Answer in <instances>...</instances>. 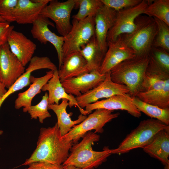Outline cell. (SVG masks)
Listing matches in <instances>:
<instances>
[{
	"instance_id": "cell-1",
	"label": "cell",
	"mask_w": 169,
	"mask_h": 169,
	"mask_svg": "<svg viewBox=\"0 0 169 169\" xmlns=\"http://www.w3.org/2000/svg\"><path fill=\"white\" fill-rule=\"evenodd\" d=\"M73 144L72 141L68 142L62 138L57 122L53 127L41 128L36 149L21 166L38 161L63 165Z\"/></svg>"
},
{
	"instance_id": "cell-2",
	"label": "cell",
	"mask_w": 169,
	"mask_h": 169,
	"mask_svg": "<svg viewBox=\"0 0 169 169\" xmlns=\"http://www.w3.org/2000/svg\"><path fill=\"white\" fill-rule=\"evenodd\" d=\"M100 138V136L95 132H88L80 142L73 144L70 153L63 165H72L80 169H94L105 162L111 154V150L107 147L101 151L92 149V146Z\"/></svg>"
},
{
	"instance_id": "cell-3",
	"label": "cell",
	"mask_w": 169,
	"mask_h": 169,
	"mask_svg": "<svg viewBox=\"0 0 169 169\" xmlns=\"http://www.w3.org/2000/svg\"><path fill=\"white\" fill-rule=\"evenodd\" d=\"M149 55L135 57L120 63L110 71L114 82L125 85L131 97H136L142 91L143 78L149 62Z\"/></svg>"
},
{
	"instance_id": "cell-4",
	"label": "cell",
	"mask_w": 169,
	"mask_h": 169,
	"mask_svg": "<svg viewBox=\"0 0 169 169\" xmlns=\"http://www.w3.org/2000/svg\"><path fill=\"white\" fill-rule=\"evenodd\" d=\"M135 23L132 32L118 37L134 51L136 56L149 55L157 33L156 23L153 18L141 15L136 18Z\"/></svg>"
},
{
	"instance_id": "cell-5",
	"label": "cell",
	"mask_w": 169,
	"mask_h": 169,
	"mask_svg": "<svg viewBox=\"0 0 169 169\" xmlns=\"http://www.w3.org/2000/svg\"><path fill=\"white\" fill-rule=\"evenodd\" d=\"M168 129L169 125L156 119L142 120L127 135L117 147L111 150V154H121L134 149L143 148L151 142L160 131Z\"/></svg>"
},
{
	"instance_id": "cell-6",
	"label": "cell",
	"mask_w": 169,
	"mask_h": 169,
	"mask_svg": "<svg viewBox=\"0 0 169 169\" xmlns=\"http://www.w3.org/2000/svg\"><path fill=\"white\" fill-rule=\"evenodd\" d=\"M113 111L102 109L95 110L81 123L74 126L62 138L66 141H72L73 143H76L86 133L92 130H95V133H102L105 125L120 115L118 112L113 113Z\"/></svg>"
},
{
	"instance_id": "cell-7",
	"label": "cell",
	"mask_w": 169,
	"mask_h": 169,
	"mask_svg": "<svg viewBox=\"0 0 169 169\" xmlns=\"http://www.w3.org/2000/svg\"><path fill=\"white\" fill-rule=\"evenodd\" d=\"M72 27L65 37L62 47L63 58L69 54L80 52L95 35L94 17L89 16L82 20L73 19Z\"/></svg>"
},
{
	"instance_id": "cell-8",
	"label": "cell",
	"mask_w": 169,
	"mask_h": 169,
	"mask_svg": "<svg viewBox=\"0 0 169 169\" xmlns=\"http://www.w3.org/2000/svg\"><path fill=\"white\" fill-rule=\"evenodd\" d=\"M152 1L142 0L135 6L116 12L114 24L107 33V43L115 41L120 35L132 32L136 27V19L143 14Z\"/></svg>"
},
{
	"instance_id": "cell-9",
	"label": "cell",
	"mask_w": 169,
	"mask_h": 169,
	"mask_svg": "<svg viewBox=\"0 0 169 169\" xmlns=\"http://www.w3.org/2000/svg\"><path fill=\"white\" fill-rule=\"evenodd\" d=\"M76 4V0L64 2L51 0L43 9L40 14L53 21L58 33L65 37L72 27L70 17L72 10L75 8Z\"/></svg>"
},
{
	"instance_id": "cell-10",
	"label": "cell",
	"mask_w": 169,
	"mask_h": 169,
	"mask_svg": "<svg viewBox=\"0 0 169 169\" xmlns=\"http://www.w3.org/2000/svg\"><path fill=\"white\" fill-rule=\"evenodd\" d=\"M129 94L126 86L113 82L110 76V71L107 72L105 79L97 86L81 95L75 97L79 106L83 109L88 105L95 102L100 99L108 98L113 95Z\"/></svg>"
},
{
	"instance_id": "cell-11",
	"label": "cell",
	"mask_w": 169,
	"mask_h": 169,
	"mask_svg": "<svg viewBox=\"0 0 169 169\" xmlns=\"http://www.w3.org/2000/svg\"><path fill=\"white\" fill-rule=\"evenodd\" d=\"M25 72V68L11 51L7 42L0 47V81L9 89Z\"/></svg>"
},
{
	"instance_id": "cell-12",
	"label": "cell",
	"mask_w": 169,
	"mask_h": 169,
	"mask_svg": "<svg viewBox=\"0 0 169 169\" xmlns=\"http://www.w3.org/2000/svg\"><path fill=\"white\" fill-rule=\"evenodd\" d=\"M32 24L31 33L33 38L44 44L49 42L54 47L58 55L59 68L63 59L62 47L64 37L58 36L50 31L48 26L54 27V24L48 18L42 15H39Z\"/></svg>"
},
{
	"instance_id": "cell-13",
	"label": "cell",
	"mask_w": 169,
	"mask_h": 169,
	"mask_svg": "<svg viewBox=\"0 0 169 169\" xmlns=\"http://www.w3.org/2000/svg\"><path fill=\"white\" fill-rule=\"evenodd\" d=\"M106 74L93 71L61 82L66 92L76 96L81 95L95 88L105 79Z\"/></svg>"
},
{
	"instance_id": "cell-14",
	"label": "cell",
	"mask_w": 169,
	"mask_h": 169,
	"mask_svg": "<svg viewBox=\"0 0 169 169\" xmlns=\"http://www.w3.org/2000/svg\"><path fill=\"white\" fill-rule=\"evenodd\" d=\"M102 109L108 110H122L126 111L134 117L139 118L141 112L133 103L132 97L129 94L113 95L108 98L98 101L88 105L85 110L89 114L97 109Z\"/></svg>"
},
{
	"instance_id": "cell-15",
	"label": "cell",
	"mask_w": 169,
	"mask_h": 169,
	"mask_svg": "<svg viewBox=\"0 0 169 169\" xmlns=\"http://www.w3.org/2000/svg\"><path fill=\"white\" fill-rule=\"evenodd\" d=\"M108 48L99 70L100 73L105 74L122 62L134 58V51L118 37L115 41L107 42Z\"/></svg>"
},
{
	"instance_id": "cell-16",
	"label": "cell",
	"mask_w": 169,
	"mask_h": 169,
	"mask_svg": "<svg viewBox=\"0 0 169 169\" xmlns=\"http://www.w3.org/2000/svg\"><path fill=\"white\" fill-rule=\"evenodd\" d=\"M56 65L47 56L33 57L24 73L20 77L14 84L7 90L5 94L0 99V108L2 104L9 96L16 91L22 89L30 83V77L33 71L42 69L51 70L56 69Z\"/></svg>"
},
{
	"instance_id": "cell-17",
	"label": "cell",
	"mask_w": 169,
	"mask_h": 169,
	"mask_svg": "<svg viewBox=\"0 0 169 169\" xmlns=\"http://www.w3.org/2000/svg\"><path fill=\"white\" fill-rule=\"evenodd\" d=\"M7 42L11 52L24 66L30 62L36 49V45L23 33L13 29L10 33Z\"/></svg>"
},
{
	"instance_id": "cell-18",
	"label": "cell",
	"mask_w": 169,
	"mask_h": 169,
	"mask_svg": "<svg viewBox=\"0 0 169 169\" xmlns=\"http://www.w3.org/2000/svg\"><path fill=\"white\" fill-rule=\"evenodd\" d=\"M116 12L103 5L94 16L95 36L100 49L106 53L108 48V33L113 26Z\"/></svg>"
},
{
	"instance_id": "cell-19",
	"label": "cell",
	"mask_w": 169,
	"mask_h": 169,
	"mask_svg": "<svg viewBox=\"0 0 169 169\" xmlns=\"http://www.w3.org/2000/svg\"><path fill=\"white\" fill-rule=\"evenodd\" d=\"M41 90L43 91L48 92L49 104L58 105L60 100L65 99L68 100V106L70 108L76 106L81 114L84 115L89 114L85 110L79 106L75 97L74 95L68 94L66 92L60 81L58 69L54 71L52 77L43 86Z\"/></svg>"
},
{
	"instance_id": "cell-20",
	"label": "cell",
	"mask_w": 169,
	"mask_h": 169,
	"mask_svg": "<svg viewBox=\"0 0 169 169\" xmlns=\"http://www.w3.org/2000/svg\"><path fill=\"white\" fill-rule=\"evenodd\" d=\"M51 0H18L15 12L18 24H32Z\"/></svg>"
},
{
	"instance_id": "cell-21",
	"label": "cell",
	"mask_w": 169,
	"mask_h": 169,
	"mask_svg": "<svg viewBox=\"0 0 169 169\" xmlns=\"http://www.w3.org/2000/svg\"><path fill=\"white\" fill-rule=\"evenodd\" d=\"M142 148L150 156L161 161L165 169H169V129L160 131Z\"/></svg>"
},
{
	"instance_id": "cell-22",
	"label": "cell",
	"mask_w": 169,
	"mask_h": 169,
	"mask_svg": "<svg viewBox=\"0 0 169 169\" xmlns=\"http://www.w3.org/2000/svg\"><path fill=\"white\" fill-rule=\"evenodd\" d=\"M87 62L80 52L71 53L64 57L58 73L61 82L67 79L88 73Z\"/></svg>"
},
{
	"instance_id": "cell-23",
	"label": "cell",
	"mask_w": 169,
	"mask_h": 169,
	"mask_svg": "<svg viewBox=\"0 0 169 169\" xmlns=\"http://www.w3.org/2000/svg\"><path fill=\"white\" fill-rule=\"evenodd\" d=\"M54 71H47L44 76L39 77L31 75L30 81L32 84L27 90L18 93L15 101V108L18 110L23 107V112H27L32 105L33 99L36 95L41 92L43 86L52 77Z\"/></svg>"
},
{
	"instance_id": "cell-24",
	"label": "cell",
	"mask_w": 169,
	"mask_h": 169,
	"mask_svg": "<svg viewBox=\"0 0 169 169\" xmlns=\"http://www.w3.org/2000/svg\"><path fill=\"white\" fill-rule=\"evenodd\" d=\"M168 79L169 73L160 67L150 57L149 62L142 83L141 92L160 89L164 86Z\"/></svg>"
},
{
	"instance_id": "cell-25",
	"label": "cell",
	"mask_w": 169,
	"mask_h": 169,
	"mask_svg": "<svg viewBox=\"0 0 169 169\" xmlns=\"http://www.w3.org/2000/svg\"><path fill=\"white\" fill-rule=\"evenodd\" d=\"M68 105V100L63 99L59 104H49L48 106V109L52 110L57 116V123L62 136L66 134L74 126L81 123L87 117L86 115L81 114L77 120H72L70 114L66 111Z\"/></svg>"
},
{
	"instance_id": "cell-26",
	"label": "cell",
	"mask_w": 169,
	"mask_h": 169,
	"mask_svg": "<svg viewBox=\"0 0 169 169\" xmlns=\"http://www.w3.org/2000/svg\"><path fill=\"white\" fill-rule=\"evenodd\" d=\"M80 52L86 61L88 72H99L105 53L100 48L95 35L82 48Z\"/></svg>"
},
{
	"instance_id": "cell-27",
	"label": "cell",
	"mask_w": 169,
	"mask_h": 169,
	"mask_svg": "<svg viewBox=\"0 0 169 169\" xmlns=\"http://www.w3.org/2000/svg\"><path fill=\"white\" fill-rule=\"evenodd\" d=\"M136 97L142 101L163 109H169V79L161 89L151 92H141Z\"/></svg>"
},
{
	"instance_id": "cell-28",
	"label": "cell",
	"mask_w": 169,
	"mask_h": 169,
	"mask_svg": "<svg viewBox=\"0 0 169 169\" xmlns=\"http://www.w3.org/2000/svg\"><path fill=\"white\" fill-rule=\"evenodd\" d=\"M131 97L133 103L141 112L169 125V109H162L144 102L136 97Z\"/></svg>"
},
{
	"instance_id": "cell-29",
	"label": "cell",
	"mask_w": 169,
	"mask_h": 169,
	"mask_svg": "<svg viewBox=\"0 0 169 169\" xmlns=\"http://www.w3.org/2000/svg\"><path fill=\"white\" fill-rule=\"evenodd\" d=\"M143 14L156 18L169 26V0H153L145 9Z\"/></svg>"
},
{
	"instance_id": "cell-30",
	"label": "cell",
	"mask_w": 169,
	"mask_h": 169,
	"mask_svg": "<svg viewBox=\"0 0 169 169\" xmlns=\"http://www.w3.org/2000/svg\"><path fill=\"white\" fill-rule=\"evenodd\" d=\"M75 8H79L73 19L80 20L89 16H95L98 10L104 5L101 0H76Z\"/></svg>"
},
{
	"instance_id": "cell-31",
	"label": "cell",
	"mask_w": 169,
	"mask_h": 169,
	"mask_svg": "<svg viewBox=\"0 0 169 169\" xmlns=\"http://www.w3.org/2000/svg\"><path fill=\"white\" fill-rule=\"evenodd\" d=\"M157 27V33L152 47L160 48L169 52V26L153 18Z\"/></svg>"
},
{
	"instance_id": "cell-32",
	"label": "cell",
	"mask_w": 169,
	"mask_h": 169,
	"mask_svg": "<svg viewBox=\"0 0 169 169\" xmlns=\"http://www.w3.org/2000/svg\"><path fill=\"white\" fill-rule=\"evenodd\" d=\"M48 92H45L38 103L30 106L27 112L30 115L31 119L38 118L39 122L43 123L45 119L51 117V115L48 110Z\"/></svg>"
},
{
	"instance_id": "cell-33",
	"label": "cell",
	"mask_w": 169,
	"mask_h": 169,
	"mask_svg": "<svg viewBox=\"0 0 169 169\" xmlns=\"http://www.w3.org/2000/svg\"><path fill=\"white\" fill-rule=\"evenodd\" d=\"M150 57L160 67L169 73V53L165 50L152 47L149 53Z\"/></svg>"
},
{
	"instance_id": "cell-34",
	"label": "cell",
	"mask_w": 169,
	"mask_h": 169,
	"mask_svg": "<svg viewBox=\"0 0 169 169\" xmlns=\"http://www.w3.org/2000/svg\"><path fill=\"white\" fill-rule=\"evenodd\" d=\"M18 0H0V17L10 23L15 22V12Z\"/></svg>"
},
{
	"instance_id": "cell-35",
	"label": "cell",
	"mask_w": 169,
	"mask_h": 169,
	"mask_svg": "<svg viewBox=\"0 0 169 169\" xmlns=\"http://www.w3.org/2000/svg\"><path fill=\"white\" fill-rule=\"evenodd\" d=\"M142 0H101L103 5L116 12L132 7L139 4Z\"/></svg>"
},
{
	"instance_id": "cell-36",
	"label": "cell",
	"mask_w": 169,
	"mask_h": 169,
	"mask_svg": "<svg viewBox=\"0 0 169 169\" xmlns=\"http://www.w3.org/2000/svg\"><path fill=\"white\" fill-rule=\"evenodd\" d=\"M14 26L7 22H0V47L7 42L8 37Z\"/></svg>"
},
{
	"instance_id": "cell-37",
	"label": "cell",
	"mask_w": 169,
	"mask_h": 169,
	"mask_svg": "<svg viewBox=\"0 0 169 169\" xmlns=\"http://www.w3.org/2000/svg\"><path fill=\"white\" fill-rule=\"evenodd\" d=\"M24 169H62L63 165H57L44 162H33Z\"/></svg>"
},
{
	"instance_id": "cell-38",
	"label": "cell",
	"mask_w": 169,
	"mask_h": 169,
	"mask_svg": "<svg viewBox=\"0 0 169 169\" xmlns=\"http://www.w3.org/2000/svg\"><path fill=\"white\" fill-rule=\"evenodd\" d=\"M5 85L0 81V99L6 93L7 90L6 89Z\"/></svg>"
},
{
	"instance_id": "cell-39",
	"label": "cell",
	"mask_w": 169,
	"mask_h": 169,
	"mask_svg": "<svg viewBox=\"0 0 169 169\" xmlns=\"http://www.w3.org/2000/svg\"><path fill=\"white\" fill-rule=\"evenodd\" d=\"M62 169H80L79 168L71 165H63Z\"/></svg>"
},
{
	"instance_id": "cell-40",
	"label": "cell",
	"mask_w": 169,
	"mask_h": 169,
	"mask_svg": "<svg viewBox=\"0 0 169 169\" xmlns=\"http://www.w3.org/2000/svg\"><path fill=\"white\" fill-rule=\"evenodd\" d=\"M6 22L3 19L0 17V22Z\"/></svg>"
}]
</instances>
